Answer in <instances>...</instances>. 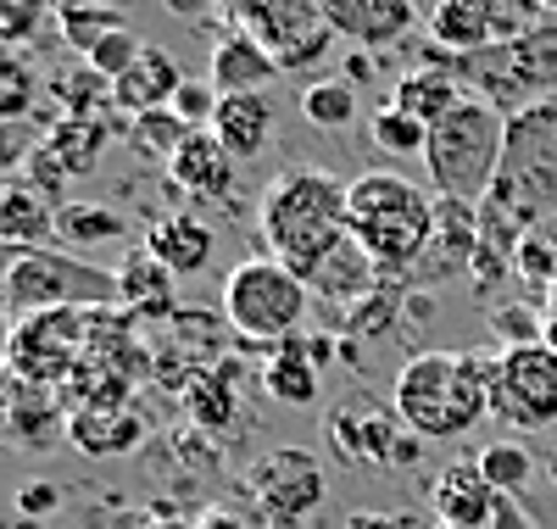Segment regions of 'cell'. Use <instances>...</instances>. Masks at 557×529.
I'll use <instances>...</instances> for the list:
<instances>
[{"label": "cell", "mask_w": 557, "mask_h": 529, "mask_svg": "<svg viewBox=\"0 0 557 529\" xmlns=\"http://www.w3.org/2000/svg\"><path fill=\"white\" fill-rule=\"evenodd\" d=\"M502 162H507V112H496L480 95H462L441 123H430L424 173L435 184V196L480 207L491 196Z\"/></svg>", "instance_id": "4"}, {"label": "cell", "mask_w": 557, "mask_h": 529, "mask_svg": "<svg viewBox=\"0 0 557 529\" xmlns=\"http://www.w3.org/2000/svg\"><path fill=\"white\" fill-rule=\"evenodd\" d=\"M491 329H496L502 352L541 346V341H546V312H530V307H496V312H491Z\"/></svg>", "instance_id": "37"}, {"label": "cell", "mask_w": 557, "mask_h": 529, "mask_svg": "<svg viewBox=\"0 0 557 529\" xmlns=\"http://www.w3.org/2000/svg\"><path fill=\"white\" fill-rule=\"evenodd\" d=\"M346 529H412V524H407V518H380V513H374V518L357 513V518H346Z\"/></svg>", "instance_id": "51"}, {"label": "cell", "mask_w": 557, "mask_h": 529, "mask_svg": "<svg viewBox=\"0 0 557 529\" xmlns=\"http://www.w3.org/2000/svg\"><path fill=\"white\" fill-rule=\"evenodd\" d=\"M435 529H457V524H435Z\"/></svg>", "instance_id": "58"}, {"label": "cell", "mask_w": 557, "mask_h": 529, "mask_svg": "<svg viewBox=\"0 0 557 529\" xmlns=\"http://www.w3.org/2000/svg\"><path fill=\"white\" fill-rule=\"evenodd\" d=\"M235 28H246L262 51L278 62V73H301L330 57V12L323 0H240Z\"/></svg>", "instance_id": "10"}, {"label": "cell", "mask_w": 557, "mask_h": 529, "mask_svg": "<svg viewBox=\"0 0 557 529\" xmlns=\"http://www.w3.org/2000/svg\"><path fill=\"white\" fill-rule=\"evenodd\" d=\"M323 435H330V446H335L341 463H351V468L368 463V452H362V413L357 407H341V413L323 418Z\"/></svg>", "instance_id": "41"}, {"label": "cell", "mask_w": 557, "mask_h": 529, "mask_svg": "<svg viewBox=\"0 0 557 529\" xmlns=\"http://www.w3.org/2000/svg\"><path fill=\"white\" fill-rule=\"evenodd\" d=\"M491 529H535V518L524 513V502H519V496H502V502H496V513H491Z\"/></svg>", "instance_id": "46"}, {"label": "cell", "mask_w": 557, "mask_h": 529, "mask_svg": "<svg viewBox=\"0 0 557 529\" xmlns=\"http://www.w3.org/2000/svg\"><path fill=\"white\" fill-rule=\"evenodd\" d=\"M223 7H240V0H223Z\"/></svg>", "instance_id": "59"}, {"label": "cell", "mask_w": 557, "mask_h": 529, "mask_svg": "<svg viewBox=\"0 0 557 529\" xmlns=\"http://www.w3.org/2000/svg\"><path fill=\"white\" fill-rule=\"evenodd\" d=\"M57 212L39 196V189L17 173V179H0V246L7 251H62V234H57Z\"/></svg>", "instance_id": "15"}, {"label": "cell", "mask_w": 557, "mask_h": 529, "mask_svg": "<svg viewBox=\"0 0 557 529\" xmlns=\"http://www.w3.org/2000/svg\"><path fill=\"white\" fill-rule=\"evenodd\" d=\"M240 362L235 357H218V362H207L196 379H190V391H184L178 402H184V413H190V423L196 429H207V435H223L228 423L240 418Z\"/></svg>", "instance_id": "19"}, {"label": "cell", "mask_w": 557, "mask_h": 529, "mask_svg": "<svg viewBox=\"0 0 557 529\" xmlns=\"http://www.w3.org/2000/svg\"><path fill=\"white\" fill-rule=\"evenodd\" d=\"M196 128L184 123L173 107H162V112H146V118H134V146L146 151V157H162V162H173V151L190 139Z\"/></svg>", "instance_id": "36"}, {"label": "cell", "mask_w": 557, "mask_h": 529, "mask_svg": "<svg viewBox=\"0 0 557 529\" xmlns=\"http://www.w3.org/2000/svg\"><path fill=\"white\" fill-rule=\"evenodd\" d=\"M17 391H23V379L0 362V423H7V413H12V402H17Z\"/></svg>", "instance_id": "49"}, {"label": "cell", "mask_w": 557, "mask_h": 529, "mask_svg": "<svg viewBox=\"0 0 557 529\" xmlns=\"http://www.w3.org/2000/svg\"><path fill=\"white\" fill-rule=\"evenodd\" d=\"M12 262H17V251L0 246V318H7V307H12Z\"/></svg>", "instance_id": "50"}, {"label": "cell", "mask_w": 557, "mask_h": 529, "mask_svg": "<svg viewBox=\"0 0 557 529\" xmlns=\"http://www.w3.org/2000/svg\"><path fill=\"white\" fill-rule=\"evenodd\" d=\"M146 529H196V524H190V518H178V513H168V507H162V513H151V518H146Z\"/></svg>", "instance_id": "52"}, {"label": "cell", "mask_w": 557, "mask_h": 529, "mask_svg": "<svg viewBox=\"0 0 557 529\" xmlns=\"http://www.w3.org/2000/svg\"><path fill=\"white\" fill-rule=\"evenodd\" d=\"M168 184L178 196H196V201H228L235 196V157L223 151V139L212 128H196L168 162Z\"/></svg>", "instance_id": "16"}, {"label": "cell", "mask_w": 557, "mask_h": 529, "mask_svg": "<svg viewBox=\"0 0 557 529\" xmlns=\"http://www.w3.org/2000/svg\"><path fill=\"white\" fill-rule=\"evenodd\" d=\"M23 179H28V184H34V189H39V196H45V201H51V207L62 201V189H67V173L57 168V157H51V151H45V139H39V151L28 157V168H23ZM62 207H67V201H62Z\"/></svg>", "instance_id": "44"}, {"label": "cell", "mask_w": 557, "mask_h": 529, "mask_svg": "<svg viewBox=\"0 0 557 529\" xmlns=\"http://www.w3.org/2000/svg\"><path fill=\"white\" fill-rule=\"evenodd\" d=\"M112 279H117V307H128L134 318L168 323V318L178 312V302H173V273H168L146 246H134V251L112 268Z\"/></svg>", "instance_id": "22"}, {"label": "cell", "mask_w": 557, "mask_h": 529, "mask_svg": "<svg viewBox=\"0 0 557 529\" xmlns=\"http://www.w3.org/2000/svg\"><path fill=\"white\" fill-rule=\"evenodd\" d=\"M212 229L201 223V218H190V212H168V218H157L151 229H146V251L173 273V279H184V273H201L207 262H212Z\"/></svg>", "instance_id": "23"}, {"label": "cell", "mask_w": 557, "mask_h": 529, "mask_svg": "<svg viewBox=\"0 0 557 529\" xmlns=\"http://www.w3.org/2000/svg\"><path fill=\"white\" fill-rule=\"evenodd\" d=\"M462 78L446 67V62H435V67H412V73H401L396 78V89H391V107H401L407 118H418V123H441L457 101H462Z\"/></svg>", "instance_id": "25"}, {"label": "cell", "mask_w": 557, "mask_h": 529, "mask_svg": "<svg viewBox=\"0 0 557 529\" xmlns=\"http://www.w3.org/2000/svg\"><path fill=\"white\" fill-rule=\"evenodd\" d=\"M491 418L513 429H552L557 423V352L519 346L496 352V384H491Z\"/></svg>", "instance_id": "12"}, {"label": "cell", "mask_w": 557, "mask_h": 529, "mask_svg": "<svg viewBox=\"0 0 557 529\" xmlns=\"http://www.w3.org/2000/svg\"><path fill=\"white\" fill-rule=\"evenodd\" d=\"M51 95L62 101V118H101V123H107V107H117V101H112V78H101L89 62L62 67V73L51 78Z\"/></svg>", "instance_id": "29"}, {"label": "cell", "mask_w": 557, "mask_h": 529, "mask_svg": "<svg viewBox=\"0 0 557 529\" xmlns=\"http://www.w3.org/2000/svg\"><path fill=\"white\" fill-rule=\"evenodd\" d=\"M491 384H496V357L424 352V357L401 362L391 407L412 435L457 441V435H469L480 418H491Z\"/></svg>", "instance_id": "2"}, {"label": "cell", "mask_w": 557, "mask_h": 529, "mask_svg": "<svg viewBox=\"0 0 557 529\" xmlns=\"http://www.w3.org/2000/svg\"><path fill=\"white\" fill-rule=\"evenodd\" d=\"M546 346L557 352V284H552V307H546Z\"/></svg>", "instance_id": "53"}, {"label": "cell", "mask_w": 557, "mask_h": 529, "mask_svg": "<svg viewBox=\"0 0 557 529\" xmlns=\"http://www.w3.org/2000/svg\"><path fill=\"white\" fill-rule=\"evenodd\" d=\"M39 139L45 134H34L28 123H0V179H17L28 168V157L39 151Z\"/></svg>", "instance_id": "42"}, {"label": "cell", "mask_w": 557, "mask_h": 529, "mask_svg": "<svg viewBox=\"0 0 557 529\" xmlns=\"http://www.w3.org/2000/svg\"><path fill=\"white\" fill-rule=\"evenodd\" d=\"M474 257H480V207L474 201L435 196V239H430L424 262H418L401 284H446V279H462V273H474Z\"/></svg>", "instance_id": "13"}, {"label": "cell", "mask_w": 557, "mask_h": 529, "mask_svg": "<svg viewBox=\"0 0 557 529\" xmlns=\"http://www.w3.org/2000/svg\"><path fill=\"white\" fill-rule=\"evenodd\" d=\"M273 78H278V62L262 51L246 28H228V34L212 45V78H207V84H212L218 95H262Z\"/></svg>", "instance_id": "21"}, {"label": "cell", "mask_w": 557, "mask_h": 529, "mask_svg": "<svg viewBox=\"0 0 557 529\" xmlns=\"http://www.w3.org/2000/svg\"><path fill=\"white\" fill-rule=\"evenodd\" d=\"M246 502L251 513L262 518V529H301L323 496H330V479H323V463L301 446H285V452H268L246 468Z\"/></svg>", "instance_id": "8"}, {"label": "cell", "mask_w": 557, "mask_h": 529, "mask_svg": "<svg viewBox=\"0 0 557 529\" xmlns=\"http://www.w3.org/2000/svg\"><path fill=\"white\" fill-rule=\"evenodd\" d=\"M34 101H39V78L23 57V45L0 39V123H28Z\"/></svg>", "instance_id": "30"}, {"label": "cell", "mask_w": 557, "mask_h": 529, "mask_svg": "<svg viewBox=\"0 0 557 529\" xmlns=\"http://www.w3.org/2000/svg\"><path fill=\"white\" fill-rule=\"evenodd\" d=\"M301 118L312 128H351L357 123V89L346 78H312L301 89Z\"/></svg>", "instance_id": "31"}, {"label": "cell", "mask_w": 557, "mask_h": 529, "mask_svg": "<svg viewBox=\"0 0 557 529\" xmlns=\"http://www.w3.org/2000/svg\"><path fill=\"white\" fill-rule=\"evenodd\" d=\"M307 279H296L285 262L273 257H251L240 268H228L223 279V323L235 329V341L246 346H278L301 334V318H307Z\"/></svg>", "instance_id": "6"}, {"label": "cell", "mask_w": 557, "mask_h": 529, "mask_svg": "<svg viewBox=\"0 0 557 529\" xmlns=\"http://www.w3.org/2000/svg\"><path fill=\"white\" fill-rule=\"evenodd\" d=\"M535 7H541V12H546V17L557 23V0H535Z\"/></svg>", "instance_id": "56"}, {"label": "cell", "mask_w": 557, "mask_h": 529, "mask_svg": "<svg viewBox=\"0 0 557 529\" xmlns=\"http://www.w3.org/2000/svg\"><path fill=\"white\" fill-rule=\"evenodd\" d=\"M335 39L357 45V51H385V45L407 39L418 23V0H323Z\"/></svg>", "instance_id": "14"}, {"label": "cell", "mask_w": 557, "mask_h": 529, "mask_svg": "<svg viewBox=\"0 0 557 529\" xmlns=\"http://www.w3.org/2000/svg\"><path fill=\"white\" fill-rule=\"evenodd\" d=\"M168 7H173V12H201L207 0H168Z\"/></svg>", "instance_id": "55"}, {"label": "cell", "mask_w": 557, "mask_h": 529, "mask_svg": "<svg viewBox=\"0 0 557 529\" xmlns=\"http://www.w3.org/2000/svg\"><path fill=\"white\" fill-rule=\"evenodd\" d=\"M107 139H112V128L101 118H57L45 128V151L57 157V168L67 179H89L107 157Z\"/></svg>", "instance_id": "28"}, {"label": "cell", "mask_w": 557, "mask_h": 529, "mask_svg": "<svg viewBox=\"0 0 557 529\" xmlns=\"http://www.w3.org/2000/svg\"><path fill=\"white\" fill-rule=\"evenodd\" d=\"M178 84H184L178 62L162 51V45H146V51H139V62L112 84V101H117V112H128V118H146V112L173 107Z\"/></svg>", "instance_id": "20"}, {"label": "cell", "mask_w": 557, "mask_h": 529, "mask_svg": "<svg viewBox=\"0 0 557 529\" xmlns=\"http://www.w3.org/2000/svg\"><path fill=\"white\" fill-rule=\"evenodd\" d=\"M84 362H89V307L23 312L7 334V368L28 384H45V391H62Z\"/></svg>", "instance_id": "7"}, {"label": "cell", "mask_w": 557, "mask_h": 529, "mask_svg": "<svg viewBox=\"0 0 557 529\" xmlns=\"http://www.w3.org/2000/svg\"><path fill=\"white\" fill-rule=\"evenodd\" d=\"M62 418H67L62 396H57V391H45V384H28V379H23V391H17L7 423H0V435H7L12 446L39 452V446H51V441L62 435Z\"/></svg>", "instance_id": "27"}, {"label": "cell", "mask_w": 557, "mask_h": 529, "mask_svg": "<svg viewBox=\"0 0 557 529\" xmlns=\"http://www.w3.org/2000/svg\"><path fill=\"white\" fill-rule=\"evenodd\" d=\"M418 446H424V435L401 429V441H396V452H391V468H412V463H418Z\"/></svg>", "instance_id": "48"}, {"label": "cell", "mask_w": 557, "mask_h": 529, "mask_svg": "<svg viewBox=\"0 0 557 529\" xmlns=\"http://www.w3.org/2000/svg\"><path fill=\"white\" fill-rule=\"evenodd\" d=\"M139 51H146V45H139L128 28H117V34H107V39H101V45H96V51H89L84 62L96 67L101 78H112V84H117V78H123V73L139 62Z\"/></svg>", "instance_id": "40"}, {"label": "cell", "mask_w": 557, "mask_h": 529, "mask_svg": "<svg viewBox=\"0 0 557 529\" xmlns=\"http://www.w3.org/2000/svg\"><path fill=\"white\" fill-rule=\"evenodd\" d=\"M57 28H62V39H67V51L89 57V51H96V45H101L107 34H117V28H128V23H123V12L96 7V0H84V7L57 12Z\"/></svg>", "instance_id": "33"}, {"label": "cell", "mask_w": 557, "mask_h": 529, "mask_svg": "<svg viewBox=\"0 0 557 529\" xmlns=\"http://www.w3.org/2000/svg\"><path fill=\"white\" fill-rule=\"evenodd\" d=\"M541 23H546V12L535 7V0H435L430 17H424L430 45L446 51L451 62L496 51V45L519 39Z\"/></svg>", "instance_id": "9"}, {"label": "cell", "mask_w": 557, "mask_h": 529, "mask_svg": "<svg viewBox=\"0 0 557 529\" xmlns=\"http://www.w3.org/2000/svg\"><path fill=\"white\" fill-rule=\"evenodd\" d=\"M368 134H374V146L391 151V157H424V146H430V128L418 118H407L401 107H380L368 118Z\"/></svg>", "instance_id": "35"}, {"label": "cell", "mask_w": 557, "mask_h": 529, "mask_svg": "<svg viewBox=\"0 0 557 529\" xmlns=\"http://www.w3.org/2000/svg\"><path fill=\"white\" fill-rule=\"evenodd\" d=\"M17 507H23L28 518H45L51 507H62V491L51 485V479H34V485H23V491H17Z\"/></svg>", "instance_id": "45"}, {"label": "cell", "mask_w": 557, "mask_h": 529, "mask_svg": "<svg viewBox=\"0 0 557 529\" xmlns=\"http://www.w3.org/2000/svg\"><path fill=\"white\" fill-rule=\"evenodd\" d=\"M45 17H57L51 12V0H0V39H12V45H34Z\"/></svg>", "instance_id": "39"}, {"label": "cell", "mask_w": 557, "mask_h": 529, "mask_svg": "<svg viewBox=\"0 0 557 529\" xmlns=\"http://www.w3.org/2000/svg\"><path fill=\"white\" fill-rule=\"evenodd\" d=\"M212 134L223 139V151L235 162L262 157L268 139H273V101L268 95H223L218 118H212Z\"/></svg>", "instance_id": "24"}, {"label": "cell", "mask_w": 557, "mask_h": 529, "mask_svg": "<svg viewBox=\"0 0 557 529\" xmlns=\"http://www.w3.org/2000/svg\"><path fill=\"white\" fill-rule=\"evenodd\" d=\"M480 473L496 485V496H519L530 485V473H535V457L519 446V441H491L480 452Z\"/></svg>", "instance_id": "34"}, {"label": "cell", "mask_w": 557, "mask_h": 529, "mask_svg": "<svg viewBox=\"0 0 557 529\" xmlns=\"http://www.w3.org/2000/svg\"><path fill=\"white\" fill-rule=\"evenodd\" d=\"M462 89L491 101L496 112L519 118L541 101H557V23L546 17L541 28L519 34L496 45V51H480V57H462V62H446Z\"/></svg>", "instance_id": "5"}, {"label": "cell", "mask_w": 557, "mask_h": 529, "mask_svg": "<svg viewBox=\"0 0 557 529\" xmlns=\"http://www.w3.org/2000/svg\"><path fill=\"white\" fill-rule=\"evenodd\" d=\"M57 234H62V246H73V251L107 246V239H123V218L107 212V207H89V201H67L57 212Z\"/></svg>", "instance_id": "32"}, {"label": "cell", "mask_w": 557, "mask_h": 529, "mask_svg": "<svg viewBox=\"0 0 557 529\" xmlns=\"http://www.w3.org/2000/svg\"><path fill=\"white\" fill-rule=\"evenodd\" d=\"M346 229L385 279H407L435 239V196L401 173H362L346 184Z\"/></svg>", "instance_id": "3"}, {"label": "cell", "mask_w": 557, "mask_h": 529, "mask_svg": "<svg viewBox=\"0 0 557 529\" xmlns=\"http://www.w3.org/2000/svg\"><path fill=\"white\" fill-rule=\"evenodd\" d=\"M196 529H246V513H235V507H207V513L196 518Z\"/></svg>", "instance_id": "47"}, {"label": "cell", "mask_w": 557, "mask_h": 529, "mask_svg": "<svg viewBox=\"0 0 557 529\" xmlns=\"http://www.w3.org/2000/svg\"><path fill=\"white\" fill-rule=\"evenodd\" d=\"M257 229L268 239V257L285 262L296 279H318V268L351 246L346 229V184L323 168H285L273 173L262 201H257Z\"/></svg>", "instance_id": "1"}, {"label": "cell", "mask_w": 557, "mask_h": 529, "mask_svg": "<svg viewBox=\"0 0 557 529\" xmlns=\"http://www.w3.org/2000/svg\"><path fill=\"white\" fill-rule=\"evenodd\" d=\"M513 273L552 291V284H557V234H546V229L524 234V246H519V257H513Z\"/></svg>", "instance_id": "38"}, {"label": "cell", "mask_w": 557, "mask_h": 529, "mask_svg": "<svg viewBox=\"0 0 557 529\" xmlns=\"http://www.w3.org/2000/svg\"><path fill=\"white\" fill-rule=\"evenodd\" d=\"M218 101H223V95H218L212 84H190V78H184V84H178V95H173V112H178L184 123H190V128H212Z\"/></svg>", "instance_id": "43"}, {"label": "cell", "mask_w": 557, "mask_h": 529, "mask_svg": "<svg viewBox=\"0 0 557 529\" xmlns=\"http://www.w3.org/2000/svg\"><path fill=\"white\" fill-rule=\"evenodd\" d=\"M435 518L441 524H457V529H491V513H496V485L480 473V457H462V463H446L441 479H435Z\"/></svg>", "instance_id": "17"}, {"label": "cell", "mask_w": 557, "mask_h": 529, "mask_svg": "<svg viewBox=\"0 0 557 529\" xmlns=\"http://www.w3.org/2000/svg\"><path fill=\"white\" fill-rule=\"evenodd\" d=\"M318 373H323V368L312 362V352H307L301 334L278 341V346L268 352V362H262L268 396H273V402H285V407H312V402H318V391H323V379H318Z\"/></svg>", "instance_id": "26"}, {"label": "cell", "mask_w": 557, "mask_h": 529, "mask_svg": "<svg viewBox=\"0 0 557 529\" xmlns=\"http://www.w3.org/2000/svg\"><path fill=\"white\" fill-rule=\"evenodd\" d=\"M67 7H84V0H51V12H67Z\"/></svg>", "instance_id": "57"}, {"label": "cell", "mask_w": 557, "mask_h": 529, "mask_svg": "<svg viewBox=\"0 0 557 529\" xmlns=\"http://www.w3.org/2000/svg\"><path fill=\"white\" fill-rule=\"evenodd\" d=\"M67 441L84 457H128L139 441H146V418L134 413V402L84 407V413H67Z\"/></svg>", "instance_id": "18"}, {"label": "cell", "mask_w": 557, "mask_h": 529, "mask_svg": "<svg viewBox=\"0 0 557 529\" xmlns=\"http://www.w3.org/2000/svg\"><path fill=\"white\" fill-rule=\"evenodd\" d=\"M307 352H312V362L323 368V362H330V357H335V341H307Z\"/></svg>", "instance_id": "54"}, {"label": "cell", "mask_w": 557, "mask_h": 529, "mask_svg": "<svg viewBox=\"0 0 557 529\" xmlns=\"http://www.w3.org/2000/svg\"><path fill=\"white\" fill-rule=\"evenodd\" d=\"M117 279L62 251H23L12 262V307L51 312V307H112Z\"/></svg>", "instance_id": "11"}]
</instances>
